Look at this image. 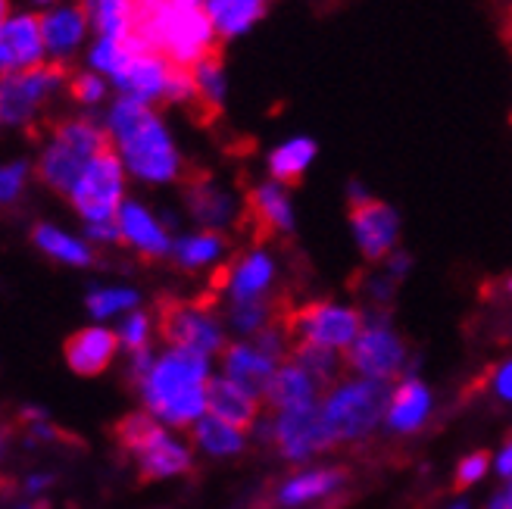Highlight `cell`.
<instances>
[{
    "label": "cell",
    "instance_id": "1",
    "mask_svg": "<svg viewBox=\"0 0 512 509\" xmlns=\"http://www.w3.org/2000/svg\"><path fill=\"white\" fill-rule=\"evenodd\" d=\"M104 132L125 166V175L144 185H169L182 178V150L157 107L116 97L104 113Z\"/></svg>",
    "mask_w": 512,
    "mask_h": 509
},
{
    "label": "cell",
    "instance_id": "2",
    "mask_svg": "<svg viewBox=\"0 0 512 509\" xmlns=\"http://www.w3.org/2000/svg\"><path fill=\"white\" fill-rule=\"evenodd\" d=\"M203 385H207V356L172 347L160 363H153L141 391L153 416L175 428H188L207 410Z\"/></svg>",
    "mask_w": 512,
    "mask_h": 509
},
{
    "label": "cell",
    "instance_id": "3",
    "mask_svg": "<svg viewBox=\"0 0 512 509\" xmlns=\"http://www.w3.org/2000/svg\"><path fill=\"white\" fill-rule=\"evenodd\" d=\"M138 13H141V22H138L141 38L157 50V54H163L172 66L191 69L200 60L216 54L219 35L203 10L178 7L172 0H150Z\"/></svg>",
    "mask_w": 512,
    "mask_h": 509
},
{
    "label": "cell",
    "instance_id": "4",
    "mask_svg": "<svg viewBox=\"0 0 512 509\" xmlns=\"http://www.w3.org/2000/svg\"><path fill=\"white\" fill-rule=\"evenodd\" d=\"M110 150V138L104 132V122H94L88 116L63 119L38 157V178L57 194H69L75 178L85 169L88 160Z\"/></svg>",
    "mask_w": 512,
    "mask_h": 509
},
{
    "label": "cell",
    "instance_id": "5",
    "mask_svg": "<svg viewBox=\"0 0 512 509\" xmlns=\"http://www.w3.org/2000/svg\"><path fill=\"white\" fill-rule=\"evenodd\" d=\"M391 381L378 378H360V381H344L331 391L322 403V422L328 435L335 441H356L366 438L369 431L381 422L391 403Z\"/></svg>",
    "mask_w": 512,
    "mask_h": 509
},
{
    "label": "cell",
    "instance_id": "6",
    "mask_svg": "<svg viewBox=\"0 0 512 509\" xmlns=\"http://www.w3.org/2000/svg\"><path fill=\"white\" fill-rule=\"evenodd\" d=\"M66 88V72L57 63L0 75V129H29Z\"/></svg>",
    "mask_w": 512,
    "mask_h": 509
},
{
    "label": "cell",
    "instance_id": "7",
    "mask_svg": "<svg viewBox=\"0 0 512 509\" xmlns=\"http://www.w3.org/2000/svg\"><path fill=\"white\" fill-rule=\"evenodd\" d=\"M272 322L288 335L291 344L313 341L335 350H347L356 341V335L363 332V313L353 307H338L331 300H313L297 310L275 313Z\"/></svg>",
    "mask_w": 512,
    "mask_h": 509
},
{
    "label": "cell",
    "instance_id": "8",
    "mask_svg": "<svg viewBox=\"0 0 512 509\" xmlns=\"http://www.w3.org/2000/svg\"><path fill=\"white\" fill-rule=\"evenodd\" d=\"M125 166L116 157V150H104L94 160L85 163V169L75 178V185L69 188V203L72 210L91 222H116V213L125 200Z\"/></svg>",
    "mask_w": 512,
    "mask_h": 509
},
{
    "label": "cell",
    "instance_id": "9",
    "mask_svg": "<svg viewBox=\"0 0 512 509\" xmlns=\"http://www.w3.org/2000/svg\"><path fill=\"white\" fill-rule=\"evenodd\" d=\"M403 363H406V344L394 335L391 325H366L344 353L347 372L378 378V381L400 378Z\"/></svg>",
    "mask_w": 512,
    "mask_h": 509
},
{
    "label": "cell",
    "instance_id": "10",
    "mask_svg": "<svg viewBox=\"0 0 512 509\" xmlns=\"http://www.w3.org/2000/svg\"><path fill=\"white\" fill-rule=\"evenodd\" d=\"M160 335L169 344L194 350L200 356H210V353L222 350L219 322L203 300H197V303H163Z\"/></svg>",
    "mask_w": 512,
    "mask_h": 509
},
{
    "label": "cell",
    "instance_id": "11",
    "mask_svg": "<svg viewBox=\"0 0 512 509\" xmlns=\"http://www.w3.org/2000/svg\"><path fill=\"white\" fill-rule=\"evenodd\" d=\"M350 235L366 263H384L400 247V213L378 197L350 207Z\"/></svg>",
    "mask_w": 512,
    "mask_h": 509
},
{
    "label": "cell",
    "instance_id": "12",
    "mask_svg": "<svg viewBox=\"0 0 512 509\" xmlns=\"http://www.w3.org/2000/svg\"><path fill=\"white\" fill-rule=\"evenodd\" d=\"M172 72L175 66L163 54H157L150 44H141L135 54L125 60V66L113 75L110 85L119 91V97H132L138 104L157 107V104H166Z\"/></svg>",
    "mask_w": 512,
    "mask_h": 509
},
{
    "label": "cell",
    "instance_id": "13",
    "mask_svg": "<svg viewBox=\"0 0 512 509\" xmlns=\"http://www.w3.org/2000/svg\"><path fill=\"white\" fill-rule=\"evenodd\" d=\"M272 441L278 444L285 460H310L313 453H322L335 444V438L328 435V428L322 422L319 406H297V410H285L272 422Z\"/></svg>",
    "mask_w": 512,
    "mask_h": 509
},
{
    "label": "cell",
    "instance_id": "14",
    "mask_svg": "<svg viewBox=\"0 0 512 509\" xmlns=\"http://www.w3.org/2000/svg\"><path fill=\"white\" fill-rule=\"evenodd\" d=\"M41 41H44V54L50 63H69L72 57H79L88 35H91V22L82 10V4H57V7H47L41 16Z\"/></svg>",
    "mask_w": 512,
    "mask_h": 509
},
{
    "label": "cell",
    "instance_id": "15",
    "mask_svg": "<svg viewBox=\"0 0 512 509\" xmlns=\"http://www.w3.org/2000/svg\"><path fill=\"white\" fill-rule=\"evenodd\" d=\"M47 63L41 22L35 13H10L0 22V75L25 72Z\"/></svg>",
    "mask_w": 512,
    "mask_h": 509
},
{
    "label": "cell",
    "instance_id": "16",
    "mask_svg": "<svg viewBox=\"0 0 512 509\" xmlns=\"http://www.w3.org/2000/svg\"><path fill=\"white\" fill-rule=\"evenodd\" d=\"M116 225H119L122 244L135 247L141 257H147V260L169 257V250H172L169 228L157 216H153L141 200H128L125 197L119 213H116Z\"/></svg>",
    "mask_w": 512,
    "mask_h": 509
},
{
    "label": "cell",
    "instance_id": "17",
    "mask_svg": "<svg viewBox=\"0 0 512 509\" xmlns=\"http://www.w3.org/2000/svg\"><path fill=\"white\" fill-rule=\"evenodd\" d=\"M272 282H275V257L266 247H250L219 275V285L222 291L232 294V303L269 297Z\"/></svg>",
    "mask_w": 512,
    "mask_h": 509
},
{
    "label": "cell",
    "instance_id": "18",
    "mask_svg": "<svg viewBox=\"0 0 512 509\" xmlns=\"http://www.w3.org/2000/svg\"><path fill=\"white\" fill-rule=\"evenodd\" d=\"M185 207L194 216V222H200L203 228H213V232H222L225 225L238 222L241 216L238 197L219 182H213V178H194L185 188Z\"/></svg>",
    "mask_w": 512,
    "mask_h": 509
},
{
    "label": "cell",
    "instance_id": "19",
    "mask_svg": "<svg viewBox=\"0 0 512 509\" xmlns=\"http://www.w3.org/2000/svg\"><path fill=\"white\" fill-rule=\"evenodd\" d=\"M247 210L256 219V225L269 235H291L297 228V213H294V197L291 188L281 182H266L253 185L247 194Z\"/></svg>",
    "mask_w": 512,
    "mask_h": 509
},
{
    "label": "cell",
    "instance_id": "20",
    "mask_svg": "<svg viewBox=\"0 0 512 509\" xmlns=\"http://www.w3.org/2000/svg\"><path fill=\"white\" fill-rule=\"evenodd\" d=\"M222 366H225V378L235 381V385L241 391H247L250 397H263L272 375H275V363L256 350L253 344L222 347Z\"/></svg>",
    "mask_w": 512,
    "mask_h": 509
},
{
    "label": "cell",
    "instance_id": "21",
    "mask_svg": "<svg viewBox=\"0 0 512 509\" xmlns=\"http://www.w3.org/2000/svg\"><path fill=\"white\" fill-rule=\"evenodd\" d=\"M66 363L79 375H100L119 350V335L107 332V328H82L66 341Z\"/></svg>",
    "mask_w": 512,
    "mask_h": 509
},
{
    "label": "cell",
    "instance_id": "22",
    "mask_svg": "<svg viewBox=\"0 0 512 509\" xmlns=\"http://www.w3.org/2000/svg\"><path fill=\"white\" fill-rule=\"evenodd\" d=\"M269 0H203V13L210 16L219 41H235L250 35L263 22Z\"/></svg>",
    "mask_w": 512,
    "mask_h": 509
},
{
    "label": "cell",
    "instance_id": "23",
    "mask_svg": "<svg viewBox=\"0 0 512 509\" xmlns=\"http://www.w3.org/2000/svg\"><path fill=\"white\" fill-rule=\"evenodd\" d=\"M316 157H319V144L310 135H288L266 154V172L272 182H281L291 188L310 172Z\"/></svg>",
    "mask_w": 512,
    "mask_h": 509
},
{
    "label": "cell",
    "instance_id": "24",
    "mask_svg": "<svg viewBox=\"0 0 512 509\" xmlns=\"http://www.w3.org/2000/svg\"><path fill=\"white\" fill-rule=\"evenodd\" d=\"M207 406H210V416L235 425V428H253L256 416H260V403L256 397H250L247 391H241L235 381L228 378H207Z\"/></svg>",
    "mask_w": 512,
    "mask_h": 509
},
{
    "label": "cell",
    "instance_id": "25",
    "mask_svg": "<svg viewBox=\"0 0 512 509\" xmlns=\"http://www.w3.org/2000/svg\"><path fill=\"white\" fill-rule=\"evenodd\" d=\"M94 38H128L138 35V4L135 0H79Z\"/></svg>",
    "mask_w": 512,
    "mask_h": 509
},
{
    "label": "cell",
    "instance_id": "26",
    "mask_svg": "<svg viewBox=\"0 0 512 509\" xmlns=\"http://www.w3.org/2000/svg\"><path fill=\"white\" fill-rule=\"evenodd\" d=\"M135 460H138V478L141 481H160V478H169V475H182L194 463L188 447L172 441L166 431H160V435L153 438L147 447H141L135 453Z\"/></svg>",
    "mask_w": 512,
    "mask_h": 509
},
{
    "label": "cell",
    "instance_id": "27",
    "mask_svg": "<svg viewBox=\"0 0 512 509\" xmlns=\"http://www.w3.org/2000/svg\"><path fill=\"white\" fill-rule=\"evenodd\" d=\"M428 406H431V397L422 381L403 378L391 394L388 413H384L388 416V428L400 431V435H409V431L422 428V422L428 419Z\"/></svg>",
    "mask_w": 512,
    "mask_h": 509
},
{
    "label": "cell",
    "instance_id": "28",
    "mask_svg": "<svg viewBox=\"0 0 512 509\" xmlns=\"http://www.w3.org/2000/svg\"><path fill=\"white\" fill-rule=\"evenodd\" d=\"M316 394H319V385L306 375L300 366H281L275 369L269 388L263 394V400L272 406V410H297V406H310L316 403Z\"/></svg>",
    "mask_w": 512,
    "mask_h": 509
},
{
    "label": "cell",
    "instance_id": "29",
    "mask_svg": "<svg viewBox=\"0 0 512 509\" xmlns=\"http://www.w3.org/2000/svg\"><path fill=\"white\" fill-rule=\"evenodd\" d=\"M291 363L300 366L306 375H310L319 388H331V385H341V378L347 372L344 366V356L335 347H325V344H313V341H294L291 350Z\"/></svg>",
    "mask_w": 512,
    "mask_h": 509
},
{
    "label": "cell",
    "instance_id": "30",
    "mask_svg": "<svg viewBox=\"0 0 512 509\" xmlns=\"http://www.w3.org/2000/svg\"><path fill=\"white\" fill-rule=\"evenodd\" d=\"M225 253H228V238L222 232H213V228H200V232L172 241L169 257L185 269H207L219 263Z\"/></svg>",
    "mask_w": 512,
    "mask_h": 509
},
{
    "label": "cell",
    "instance_id": "31",
    "mask_svg": "<svg viewBox=\"0 0 512 509\" xmlns=\"http://www.w3.org/2000/svg\"><path fill=\"white\" fill-rule=\"evenodd\" d=\"M32 241L41 253H47V257H54L66 266H91L94 263V250L82 238H75L50 222H38L32 228Z\"/></svg>",
    "mask_w": 512,
    "mask_h": 509
},
{
    "label": "cell",
    "instance_id": "32",
    "mask_svg": "<svg viewBox=\"0 0 512 509\" xmlns=\"http://www.w3.org/2000/svg\"><path fill=\"white\" fill-rule=\"evenodd\" d=\"M347 481V469H316V472H306L297 475L291 481H285L278 491V503L281 506H300V503H310L319 497H328L331 491H338Z\"/></svg>",
    "mask_w": 512,
    "mask_h": 509
},
{
    "label": "cell",
    "instance_id": "33",
    "mask_svg": "<svg viewBox=\"0 0 512 509\" xmlns=\"http://www.w3.org/2000/svg\"><path fill=\"white\" fill-rule=\"evenodd\" d=\"M147 44L138 35H128V38H94L85 50V60H88V69L97 72V75H104V79L110 82L113 75L125 66V60L135 54V50Z\"/></svg>",
    "mask_w": 512,
    "mask_h": 509
},
{
    "label": "cell",
    "instance_id": "34",
    "mask_svg": "<svg viewBox=\"0 0 512 509\" xmlns=\"http://www.w3.org/2000/svg\"><path fill=\"white\" fill-rule=\"evenodd\" d=\"M191 438H194V444H200L213 456H232L244 447V431L216 419V416H200L191 425Z\"/></svg>",
    "mask_w": 512,
    "mask_h": 509
},
{
    "label": "cell",
    "instance_id": "35",
    "mask_svg": "<svg viewBox=\"0 0 512 509\" xmlns=\"http://www.w3.org/2000/svg\"><path fill=\"white\" fill-rule=\"evenodd\" d=\"M191 79H194V91H197V104H207V107L219 110L228 100V88H232L228 85V69L222 66V60L216 54L191 66Z\"/></svg>",
    "mask_w": 512,
    "mask_h": 509
},
{
    "label": "cell",
    "instance_id": "36",
    "mask_svg": "<svg viewBox=\"0 0 512 509\" xmlns=\"http://www.w3.org/2000/svg\"><path fill=\"white\" fill-rule=\"evenodd\" d=\"M160 431H163L160 422L153 419L150 413H128L125 419H119V422L113 425V438L119 441L122 450L138 453L141 447H147L153 438H157Z\"/></svg>",
    "mask_w": 512,
    "mask_h": 509
},
{
    "label": "cell",
    "instance_id": "37",
    "mask_svg": "<svg viewBox=\"0 0 512 509\" xmlns=\"http://www.w3.org/2000/svg\"><path fill=\"white\" fill-rule=\"evenodd\" d=\"M272 319H275V303L269 297L232 303V325L238 328V332H244V335H256Z\"/></svg>",
    "mask_w": 512,
    "mask_h": 509
},
{
    "label": "cell",
    "instance_id": "38",
    "mask_svg": "<svg viewBox=\"0 0 512 509\" xmlns=\"http://www.w3.org/2000/svg\"><path fill=\"white\" fill-rule=\"evenodd\" d=\"M69 94H72L75 104H82V107H100L107 100V94H110V82L104 79V75L85 69L79 75H72Z\"/></svg>",
    "mask_w": 512,
    "mask_h": 509
},
{
    "label": "cell",
    "instance_id": "39",
    "mask_svg": "<svg viewBox=\"0 0 512 509\" xmlns=\"http://www.w3.org/2000/svg\"><path fill=\"white\" fill-rule=\"evenodd\" d=\"M85 303H88V310L94 316L104 319V316H116V313H122L128 307H135L138 294L128 291V288H100V291H91Z\"/></svg>",
    "mask_w": 512,
    "mask_h": 509
},
{
    "label": "cell",
    "instance_id": "40",
    "mask_svg": "<svg viewBox=\"0 0 512 509\" xmlns=\"http://www.w3.org/2000/svg\"><path fill=\"white\" fill-rule=\"evenodd\" d=\"M29 175H32V166L25 160L0 163V203H16L25 185H29Z\"/></svg>",
    "mask_w": 512,
    "mask_h": 509
},
{
    "label": "cell",
    "instance_id": "41",
    "mask_svg": "<svg viewBox=\"0 0 512 509\" xmlns=\"http://www.w3.org/2000/svg\"><path fill=\"white\" fill-rule=\"evenodd\" d=\"M488 466H491V453L488 450H475V453L463 456V463H459L456 478H453V488L456 491L472 488L475 481H481L484 475H488Z\"/></svg>",
    "mask_w": 512,
    "mask_h": 509
},
{
    "label": "cell",
    "instance_id": "42",
    "mask_svg": "<svg viewBox=\"0 0 512 509\" xmlns=\"http://www.w3.org/2000/svg\"><path fill=\"white\" fill-rule=\"evenodd\" d=\"M147 338H150V316L147 313H132L122 328H119V341L128 347V350H144L147 347Z\"/></svg>",
    "mask_w": 512,
    "mask_h": 509
},
{
    "label": "cell",
    "instance_id": "43",
    "mask_svg": "<svg viewBox=\"0 0 512 509\" xmlns=\"http://www.w3.org/2000/svg\"><path fill=\"white\" fill-rule=\"evenodd\" d=\"M150 369H153V356H150V350H147V347H144V350H135L132 363H128V369H125L128 385L141 388V385H144V378L150 375Z\"/></svg>",
    "mask_w": 512,
    "mask_h": 509
},
{
    "label": "cell",
    "instance_id": "44",
    "mask_svg": "<svg viewBox=\"0 0 512 509\" xmlns=\"http://www.w3.org/2000/svg\"><path fill=\"white\" fill-rule=\"evenodd\" d=\"M491 391L503 400V403H512V360H506L503 366H497L491 372Z\"/></svg>",
    "mask_w": 512,
    "mask_h": 509
},
{
    "label": "cell",
    "instance_id": "45",
    "mask_svg": "<svg viewBox=\"0 0 512 509\" xmlns=\"http://www.w3.org/2000/svg\"><path fill=\"white\" fill-rule=\"evenodd\" d=\"M85 238L94 244H119V225L116 222H91L85 225Z\"/></svg>",
    "mask_w": 512,
    "mask_h": 509
},
{
    "label": "cell",
    "instance_id": "46",
    "mask_svg": "<svg viewBox=\"0 0 512 509\" xmlns=\"http://www.w3.org/2000/svg\"><path fill=\"white\" fill-rule=\"evenodd\" d=\"M409 269H413V257H409V253L406 250H394L391 253V257L388 260H384V272H388L391 278H394V282H400V278H406V272Z\"/></svg>",
    "mask_w": 512,
    "mask_h": 509
},
{
    "label": "cell",
    "instance_id": "47",
    "mask_svg": "<svg viewBox=\"0 0 512 509\" xmlns=\"http://www.w3.org/2000/svg\"><path fill=\"white\" fill-rule=\"evenodd\" d=\"M497 472L503 478H512V435H509V441H506V447L500 453V460H497Z\"/></svg>",
    "mask_w": 512,
    "mask_h": 509
},
{
    "label": "cell",
    "instance_id": "48",
    "mask_svg": "<svg viewBox=\"0 0 512 509\" xmlns=\"http://www.w3.org/2000/svg\"><path fill=\"white\" fill-rule=\"evenodd\" d=\"M372 194H369V188L363 185V182H350L347 185V200H350V207H356V203H363V200H369Z\"/></svg>",
    "mask_w": 512,
    "mask_h": 509
},
{
    "label": "cell",
    "instance_id": "49",
    "mask_svg": "<svg viewBox=\"0 0 512 509\" xmlns=\"http://www.w3.org/2000/svg\"><path fill=\"white\" fill-rule=\"evenodd\" d=\"M484 509H512V485H506L488 506H484Z\"/></svg>",
    "mask_w": 512,
    "mask_h": 509
},
{
    "label": "cell",
    "instance_id": "50",
    "mask_svg": "<svg viewBox=\"0 0 512 509\" xmlns=\"http://www.w3.org/2000/svg\"><path fill=\"white\" fill-rule=\"evenodd\" d=\"M44 485H50V475H32L29 485H25V491H41Z\"/></svg>",
    "mask_w": 512,
    "mask_h": 509
},
{
    "label": "cell",
    "instance_id": "51",
    "mask_svg": "<svg viewBox=\"0 0 512 509\" xmlns=\"http://www.w3.org/2000/svg\"><path fill=\"white\" fill-rule=\"evenodd\" d=\"M178 7H191V10H203V0H172Z\"/></svg>",
    "mask_w": 512,
    "mask_h": 509
},
{
    "label": "cell",
    "instance_id": "52",
    "mask_svg": "<svg viewBox=\"0 0 512 509\" xmlns=\"http://www.w3.org/2000/svg\"><path fill=\"white\" fill-rule=\"evenodd\" d=\"M13 494V481L10 478H0V497H10Z\"/></svg>",
    "mask_w": 512,
    "mask_h": 509
},
{
    "label": "cell",
    "instance_id": "53",
    "mask_svg": "<svg viewBox=\"0 0 512 509\" xmlns=\"http://www.w3.org/2000/svg\"><path fill=\"white\" fill-rule=\"evenodd\" d=\"M7 441H10V428L0 425V456H4V450H7Z\"/></svg>",
    "mask_w": 512,
    "mask_h": 509
},
{
    "label": "cell",
    "instance_id": "54",
    "mask_svg": "<svg viewBox=\"0 0 512 509\" xmlns=\"http://www.w3.org/2000/svg\"><path fill=\"white\" fill-rule=\"evenodd\" d=\"M10 13H13V10H10V0H0V22H4Z\"/></svg>",
    "mask_w": 512,
    "mask_h": 509
},
{
    "label": "cell",
    "instance_id": "55",
    "mask_svg": "<svg viewBox=\"0 0 512 509\" xmlns=\"http://www.w3.org/2000/svg\"><path fill=\"white\" fill-rule=\"evenodd\" d=\"M32 4H38V7H57V4H63V0H32Z\"/></svg>",
    "mask_w": 512,
    "mask_h": 509
},
{
    "label": "cell",
    "instance_id": "56",
    "mask_svg": "<svg viewBox=\"0 0 512 509\" xmlns=\"http://www.w3.org/2000/svg\"><path fill=\"white\" fill-rule=\"evenodd\" d=\"M503 291L512 297V275H506V278H503Z\"/></svg>",
    "mask_w": 512,
    "mask_h": 509
},
{
    "label": "cell",
    "instance_id": "57",
    "mask_svg": "<svg viewBox=\"0 0 512 509\" xmlns=\"http://www.w3.org/2000/svg\"><path fill=\"white\" fill-rule=\"evenodd\" d=\"M22 509H50V503H32V506H22Z\"/></svg>",
    "mask_w": 512,
    "mask_h": 509
},
{
    "label": "cell",
    "instance_id": "58",
    "mask_svg": "<svg viewBox=\"0 0 512 509\" xmlns=\"http://www.w3.org/2000/svg\"><path fill=\"white\" fill-rule=\"evenodd\" d=\"M453 509H466V503H456V506H453Z\"/></svg>",
    "mask_w": 512,
    "mask_h": 509
},
{
    "label": "cell",
    "instance_id": "59",
    "mask_svg": "<svg viewBox=\"0 0 512 509\" xmlns=\"http://www.w3.org/2000/svg\"><path fill=\"white\" fill-rule=\"evenodd\" d=\"M509 25H512V10H509Z\"/></svg>",
    "mask_w": 512,
    "mask_h": 509
}]
</instances>
